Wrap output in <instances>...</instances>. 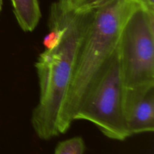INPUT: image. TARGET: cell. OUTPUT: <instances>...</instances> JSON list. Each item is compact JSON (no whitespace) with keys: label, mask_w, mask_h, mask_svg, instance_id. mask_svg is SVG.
Instances as JSON below:
<instances>
[{"label":"cell","mask_w":154,"mask_h":154,"mask_svg":"<svg viewBox=\"0 0 154 154\" xmlns=\"http://www.w3.org/2000/svg\"><path fill=\"white\" fill-rule=\"evenodd\" d=\"M61 20V38L52 48L38 56L35 69L39 84V100L31 123L39 138L48 140L66 132L63 125L65 102L70 88L77 57L93 12H76L51 5Z\"/></svg>","instance_id":"6da1fadb"},{"label":"cell","mask_w":154,"mask_h":154,"mask_svg":"<svg viewBox=\"0 0 154 154\" xmlns=\"http://www.w3.org/2000/svg\"><path fill=\"white\" fill-rule=\"evenodd\" d=\"M139 5L141 4L137 0H113L92 11L91 21L80 46L65 102L63 125L66 132L74 122L75 114L117 50L125 20Z\"/></svg>","instance_id":"7a4b0ae2"},{"label":"cell","mask_w":154,"mask_h":154,"mask_svg":"<svg viewBox=\"0 0 154 154\" xmlns=\"http://www.w3.org/2000/svg\"><path fill=\"white\" fill-rule=\"evenodd\" d=\"M117 53L124 90L154 87V11L139 5L128 15Z\"/></svg>","instance_id":"3957f363"},{"label":"cell","mask_w":154,"mask_h":154,"mask_svg":"<svg viewBox=\"0 0 154 154\" xmlns=\"http://www.w3.org/2000/svg\"><path fill=\"white\" fill-rule=\"evenodd\" d=\"M124 87L117 48L105 70L74 116L93 123L105 136L123 141L130 137L123 109Z\"/></svg>","instance_id":"277c9868"},{"label":"cell","mask_w":154,"mask_h":154,"mask_svg":"<svg viewBox=\"0 0 154 154\" xmlns=\"http://www.w3.org/2000/svg\"><path fill=\"white\" fill-rule=\"evenodd\" d=\"M123 109L130 137L154 130V87L124 90Z\"/></svg>","instance_id":"5b68a950"},{"label":"cell","mask_w":154,"mask_h":154,"mask_svg":"<svg viewBox=\"0 0 154 154\" xmlns=\"http://www.w3.org/2000/svg\"><path fill=\"white\" fill-rule=\"evenodd\" d=\"M17 22L23 31L35 29L42 17L38 0H11Z\"/></svg>","instance_id":"8992f818"},{"label":"cell","mask_w":154,"mask_h":154,"mask_svg":"<svg viewBox=\"0 0 154 154\" xmlns=\"http://www.w3.org/2000/svg\"><path fill=\"white\" fill-rule=\"evenodd\" d=\"M86 146L81 137H74L57 144L54 154H84Z\"/></svg>","instance_id":"52a82bcc"},{"label":"cell","mask_w":154,"mask_h":154,"mask_svg":"<svg viewBox=\"0 0 154 154\" xmlns=\"http://www.w3.org/2000/svg\"><path fill=\"white\" fill-rule=\"evenodd\" d=\"M148 10L154 11V0H137Z\"/></svg>","instance_id":"ba28073f"},{"label":"cell","mask_w":154,"mask_h":154,"mask_svg":"<svg viewBox=\"0 0 154 154\" xmlns=\"http://www.w3.org/2000/svg\"><path fill=\"white\" fill-rule=\"evenodd\" d=\"M2 6H3V0H0V12L2 10Z\"/></svg>","instance_id":"9c48e42d"}]
</instances>
